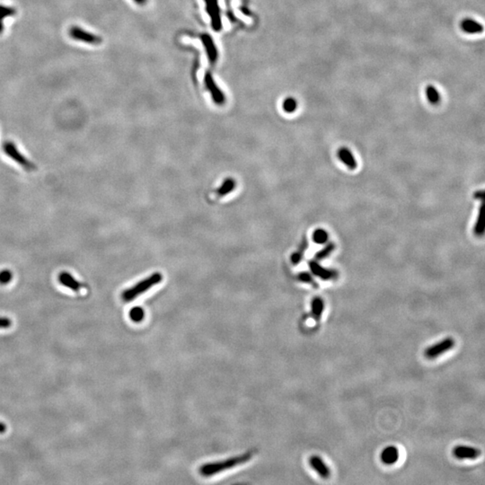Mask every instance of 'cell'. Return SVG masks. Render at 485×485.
I'll return each mask as SVG.
<instances>
[{"label":"cell","mask_w":485,"mask_h":485,"mask_svg":"<svg viewBox=\"0 0 485 485\" xmlns=\"http://www.w3.org/2000/svg\"><path fill=\"white\" fill-rule=\"evenodd\" d=\"M252 457H253V454L249 452V453L244 454L241 456L231 457V458L226 459V460L203 464L200 468V474L204 477L213 476V475L219 474L221 472L236 468L240 464H245L246 462L251 460Z\"/></svg>","instance_id":"6da1fadb"},{"label":"cell","mask_w":485,"mask_h":485,"mask_svg":"<svg viewBox=\"0 0 485 485\" xmlns=\"http://www.w3.org/2000/svg\"><path fill=\"white\" fill-rule=\"evenodd\" d=\"M162 279H163V276L161 273L159 272L153 273L150 275V277L144 278L141 282H138L135 286L124 290L121 294V299L124 302H130L132 300H135L137 296L142 295L143 293L153 288L154 286L160 283Z\"/></svg>","instance_id":"7a4b0ae2"},{"label":"cell","mask_w":485,"mask_h":485,"mask_svg":"<svg viewBox=\"0 0 485 485\" xmlns=\"http://www.w3.org/2000/svg\"><path fill=\"white\" fill-rule=\"evenodd\" d=\"M3 150L5 153L7 154L8 157L12 158L15 163L20 164L22 167L25 168V170H27V171L35 170L36 167L34 164L32 163L31 161L28 160L25 156H23V154L17 150V147L14 145V143L11 142V141H7L4 144Z\"/></svg>","instance_id":"3957f363"},{"label":"cell","mask_w":485,"mask_h":485,"mask_svg":"<svg viewBox=\"0 0 485 485\" xmlns=\"http://www.w3.org/2000/svg\"><path fill=\"white\" fill-rule=\"evenodd\" d=\"M455 344H456L455 340L451 337H447L446 339L440 341L439 343L427 348L424 352L425 357L428 360H433V359L439 357L440 355L446 353V351L453 349Z\"/></svg>","instance_id":"277c9868"},{"label":"cell","mask_w":485,"mask_h":485,"mask_svg":"<svg viewBox=\"0 0 485 485\" xmlns=\"http://www.w3.org/2000/svg\"><path fill=\"white\" fill-rule=\"evenodd\" d=\"M69 36L72 39L82 43H87V44H92V45H98L103 42V39L100 36L96 35L92 32H87L84 29L80 28L79 26H72L71 28L68 31Z\"/></svg>","instance_id":"5b68a950"},{"label":"cell","mask_w":485,"mask_h":485,"mask_svg":"<svg viewBox=\"0 0 485 485\" xmlns=\"http://www.w3.org/2000/svg\"><path fill=\"white\" fill-rule=\"evenodd\" d=\"M308 265L313 275L323 281H332L338 278V271L323 267L318 260H309Z\"/></svg>","instance_id":"8992f818"},{"label":"cell","mask_w":485,"mask_h":485,"mask_svg":"<svg viewBox=\"0 0 485 485\" xmlns=\"http://www.w3.org/2000/svg\"><path fill=\"white\" fill-rule=\"evenodd\" d=\"M453 455L457 459H476L480 457L481 451L473 446L459 445L454 447Z\"/></svg>","instance_id":"52a82bcc"},{"label":"cell","mask_w":485,"mask_h":485,"mask_svg":"<svg viewBox=\"0 0 485 485\" xmlns=\"http://www.w3.org/2000/svg\"><path fill=\"white\" fill-rule=\"evenodd\" d=\"M205 83H206L208 89L210 90V92L211 93L212 99H213L215 103L219 104V105L224 104L225 103V96L216 85L214 79L212 78L211 73H207L205 76Z\"/></svg>","instance_id":"ba28073f"},{"label":"cell","mask_w":485,"mask_h":485,"mask_svg":"<svg viewBox=\"0 0 485 485\" xmlns=\"http://www.w3.org/2000/svg\"><path fill=\"white\" fill-rule=\"evenodd\" d=\"M207 2L208 14L211 17L212 27L215 31H219L221 29V20L219 14L218 0H206Z\"/></svg>","instance_id":"9c48e42d"},{"label":"cell","mask_w":485,"mask_h":485,"mask_svg":"<svg viewBox=\"0 0 485 485\" xmlns=\"http://www.w3.org/2000/svg\"><path fill=\"white\" fill-rule=\"evenodd\" d=\"M309 464L311 468L314 469V471L318 473V475L321 476L322 478H328L331 475V471L328 465L325 464V461L322 459L321 457L318 456H313L309 459Z\"/></svg>","instance_id":"30bf717a"},{"label":"cell","mask_w":485,"mask_h":485,"mask_svg":"<svg viewBox=\"0 0 485 485\" xmlns=\"http://www.w3.org/2000/svg\"><path fill=\"white\" fill-rule=\"evenodd\" d=\"M59 278V282H60L61 285L67 287L68 289H72L73 291H76V292L79 291L84 287L81 282L77 281L70 273L66 272V271L61 272V274L59 275V278Z\"/></svg>","instance_id":"8fae6325"},{"label":"cell","mask_w":485,"mask_h":485,"mask_svg":"<svg viewBox=\"0 0 485 485\" xmlns=\"http://www.w3.org/2000/svg\"><path fill=\"white\" fill-rule=\"evenodd\" d=\"M380 458L382 462L387 465L396 464L399 458V451L396 446H386L385 450L382 451Z\"/></svg>","instance_id":"7c38bea8"},{"label":"cell","mask_w":485,"mask_h":485,"mask_svg":"<svg viewBox=\"0 0 485 485\" xmlns=\"http://www.w3.org/2000/svg\"><path fill=\"white\" fill-rule=\"evenodd\" d=\"M338 157H339L341 162L345 164L347 167L350 169V170H355L357 168V161L351 153V151L348 150L347 147L340 148L339 151H338Z\"/></svg>","instance_id":"4fadbf2b"},{"label":"cell","mask_w":485,"mask_h":485,"mask_svg":"<svg viewBox=\"0 0 485 485\" xmlns=\"http://www.w3.org/2000/svg\"><path fill=\"white\" fill-rule=\"evenodd\" d=\"M460 27L464 32L468 33H480L483 31V26L482 24L469 18L461 21Z\"/></svg>","instance_id":"5bb4252c"},{"label":"cell","mask_w":485,"mask_h":485,"mask_svg":"<svg viewBox=\"0 0 485 485\" xmlns=\"http://www.w3.org/2000/svg\"><path fill=\"white\" fill-rule=\"evenodd\" d=\"M325 309V302L321 297L316 296L311 302V315L316 322L321 320Z\"/></svg>","instance_id":"9a60e30c"},{"label":"cell","mask_w":485,"mask_h":485,"mask_svg":"<svg viewBox=\"0 0 485 485\" xmlns=\"http://www.w3.org/2000/svg\"><path fill=\"white\" fill-rule=\"evenodd\" d=\"M201 39H202V43H203L204 46L207 50L208 57L210 59L211 63H214L215 61H217V59H218V51H217L213 41L211 39V36L208 35V34L202 36Z\"/></svg>","instance_id":"2e32d148"},{"label":"cell","mask_w":485,"mask_h":485,"mask_svg":"<svg viewBox=\"0 0 485 485\" xmlns=\"http://www.w3.org/2000/svg\"><path fill=\"white\" fill-rule=\"evenodd\" d=\"M307 247H308V240L307 236H304L303 239L299 246V249L296 250V252L290 257V260L294 265L300 264V262L303 259L304 253L307 251Z\"/></svg>","instance_id":"e0dca14e"},{"label":"cell","mask_w":485,"mask_h":485,"mask_svg":"<svg viewBox=\"0 0 485 485\" xmlns=\"http://www.w3.org/2000/svg\"><path fill=\"white\" fill-rule=\"evenodd\" d=\"M236 185L235 180H233L232 178L226 179L224 182H222L221 186L217 190L218 196H226L229 193H232L236 188Z\"/></svg>","instance_id":"ac0fdd59"},{"label":"cell","mask_w":485,"mask_h":485,"mask_svg":"<svg viewBox=\"0 0 485 485\" xmlns=\"http://www.w3.org/2000/svg\"><path fill=\"white\" fill-rule=\"evenodd\" d=\"M483 210H484V207H483V204H482L475 226V234L477 236H482L483 233H484V212H483Z\"/></svg>","instance_id":"d6986e66"},{"label":"cell","mask_w":485,"mask_h":485,"mask_svg":"<svg viewBox=\"0 0 485 485\" xmlns=\"http://www.w3.org/2000/svg\"><path fill=\"white\" fill-rule=\"evenodd\" d=\"M425 93H426V97L428 98V100L430 101V103H432L433 104H437L440 101V96H439V93L438 92V90L436 87H434L433 86H428L426 87L425 89Z\"/></svg>","instance_id":"ffe728a7"},{"label":"cell","mask_w":485,"mask_h":485,"mask_svg":"<svg viewBox=\"0 0 485 485\" xmlns=\"http://www.w3.org/2000/svg\"><path fill=\"white\" fill-rule=\"evenodd\" d=\"M334 249H335V245L333 242H328L323 249L316 253L315 259L318 260H324L325 258H327L334 251Z\"/></svg>","instance_id":"44dd1931"},{"label":"cell","mask_w":485,"mask_h":485,"mask_svg":"<svg viewBox=\"0 0 485 485\" xmlns=\"http://www.w3.org/2000/svg\"><path fill=\"white\" fill-rule=\"evenodd\" d=\"M328 233L326 232L324 229H316L313 234V240L316 244H325L328 241Z\"/></svg>","instance_id":"7402d4cb"},{"label":"cell","mask_w":485,"mask_h":485,"mask_svg":"<svg viewBox=\"0 0 485 485\" xmlns=\"http://www.w3.org/2000/svg\"><path fill=\"white\" fill-rule=\"evenodd\" d=\"M283 110L288 113V114H291V113H294L296 111V107H297V103L296 101L292 98V97H289L287 98L284 102H283Z\"/></svg>","instance_id":"603a6c76"},{"label":"cell","mask_w":485,"mask_h":485,"mask_svg":"<svg viewBox=\"0 0 485 485\" xmlns=\"http://www.w3.org/2000/svg\"><path fill=\"white\" fill-rule=\"evenodd\" d=\"M297 279H300V282H304V283L310 284L314 288H318V283L314 281V277L308 272H301V273L297 275Z\"/></svg>","instance_id":"cb8c5ba5"},{"label":"cell","mask_w":485,"mask_h":485,"mask_svg":"<svg viewBox=\"0 0 485 485\" xmlns=\"http://www.w3.org/2000/svg\"><path fill=\"white\" fill-rule=\"evenodd\" d=\"M144 314H144V310L141 307H134L129 312V318H130L132 321L140 322L142 321Z\"/></svg>","instance_id":"d4e9b609"},{"label":"cell","mask_w":485,"mask_h":485,"mask_svg":"<svg viewBox=\"0 0 485 485\" xmlns=\"http://www.w3.org/2000/svg\"><path fill=\"white\" fill-rule=\"evenodd\" d=\"M15 14H16V10L14 7H6V6L0 5V20L3 21L5 18L13 16Z\"/></svg>","instance_id":"484cf974"},{"label":"cell","mask_w":485,"mask_h":485,"mask_svg":"<svg viewBox=\"0 0 485 485\" xmlns=\"http://www.w3.org/2000/svg\"><path fill=\"white\" fill-rule=\"evenodd\" d=\"M13 278V273L9 270H4L0 271V284L1 285H7V283L12 281Z\"/></svg>","instance_id":"4316f807"},{"label":"cell","mask_w":485,"mask_h":485,"mask_svg":"<svg viewBox=\"0 0 485 485\" xmlns=\"http://www.w3.org/2000/svg\"><path fill=\"white\" fill-rule=\"evenodd\" d=\"M12 320L10 318H4V316H0V329H7L10 327L12 325Z\"/></svg>","instance_id":"83f0119b"},{"label":"cell","mask_w":485,"mask_h":485,"mask_svg":"<svg viewBox=\"0 0 485 485\" xmlns=\"http://www.w3.org/2000/svg\"><path fill=\"white\" fill-rule=\"evenodd\" d=\"M483 195H484V193H483V191H482V190H481V191H477V192L475 193V198L476 199V200H483Z\"/></svg>","instance_id":"f1b7e54d"},{"label":"cell","mask_w":485,"mask_h":485,"mask_svg":"<svg viewBox=\"0 0 485 485\" xmlns=\"http://www.w3.org/2000/svg\"><path fill=\"white\" fill-rule=\"evenodd\" d=\"M7 425L0 421V434H3V433H5V432H7Z\"/></svg>","instance_id":"f546056e"},{"label":"cell","mask_w":485,"mask_h":485,"mask_svg":"<svg viewBox=\"0 0 485 485\" xmlns=\"http://www.w3.org/2000/svg\"><path fill=\"white\" fill-rule=\"evenodd\" d=\"M4 30H5V26H4L3 22L0 20V34L3 32Z\"/></svg>","instance_id":"4dcf8cb0"},{"label":"cell","mask_w":485,"mask_h":485,"mask_svg":"<svg viewBox=\"0 0 485 485\" xmlns=\"http://www.w3.org/2000/svg\"><path fill=\"white\" fill-rule=\"evenodd\" d=\"M134 1L139 5H144L146 2V0H134Z\"/></svg>","instance_id":"1f68e13d"}]
</instances>
